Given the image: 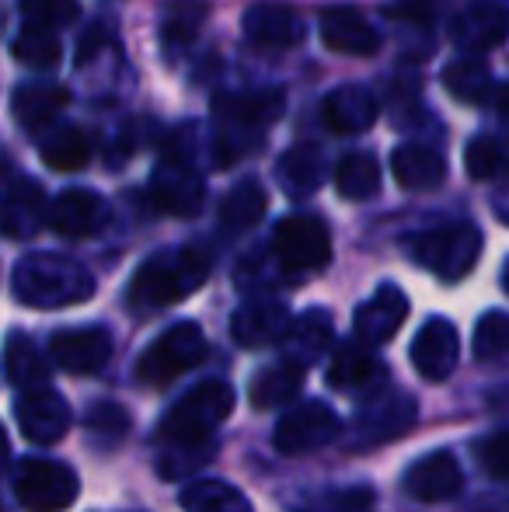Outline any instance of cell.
<instances>
[{
  "label": "cell",
  "mask_w": 509,
  "mask_h": 512,
  "mask_svg": "<svg viewBox=\"0 0 509 512\" xmlns=\"http://www.w3.org/2000/svg\"><path fill=\"white\" fill-rule=\"evenodd\" d=\"M401 4H405L412 14H426V11H433L436 4H443V0H401Z\"/></svg>",
  "instance_id": "cell-47"
},
{
  "label": "cell",
  "mask_w": 509,
  "mask_h": 512,
  "mask_svg": "<svg viewBox=\"0 0 509 512\" xmlns=\"http://www.w3.org/2000/svg\"><path fill=\"white\" fill-rule=\"evenodd\" d=\"M276 178L286 196L307 199L325 182V157H321V150L314 143H297L276 161Z\"/></svg>",
  "instance_id": "cell-27"
},
{
  "label": "cell",
  "mask_w": 509,
  "mask_h": 512,
  "mask_svg": "<svg viewBox=\"0 0 509 512\" xmlns=\"http://www.w3.org/2000/svg\"><path fill=\"white\" fill-rule=\"evenodd\" d=\"M213 272V258L199 244L157 251L136 269L129 279V307L133 310H161L189 300L199 286H206Z\"/></svg>",
  "instance_id": "cell-3"
},
{
  "label": "cell",
  "mask_w": 509,
  "mask_h": 512,
  "mask_svg": "<svg viewBox=\"0 0 509 512\" xmlns=\"http://www.w3.org/2000/svg\"><path fill=\"white\" fill-rule=\"evenodd\" d=\"M283 91L255 88V91H224L213 98V157L217 168L241 161L248 150L262 143L265 129L283 115Z\"/></svg>",
  "instance_id": "cell-1"
},
{
  "label": "cell",
  "mask_w": 509,
  "mask_h": 512,
  "mask_svg": "<svg viewBox=\"0 0 509 512\" xmlns=\"http://www.w3.org/2000/svg\"><path fill=\"white\" fill-rule=\"evenodd\" d=\"M391 175L401 189L408 192H426L443 185L447 178V161H443L440 150L422 147V143H405V147L394 150L391 157Z\"/></svg>",
  "instance_id": "cell-26"
},
{
  "label": "cell",
  "mask_w": 509,
  "mask_h": 512,
  "mask_svg": "<svg viewBox=\"0 0 509 512\" xmlns=\"http://www.w3.org/2000/svg\"><path fill=\"white\" fill-rule=\"evenodd\" d=\"M377 98L374 91L360 88V84H342L321 102V122L339 136H360L374 126L377 119Z\"/></svg>",
  "instance_id": "cell-23"
},
{
  "label": "cell",
  "mask_w": 509,
  "mask_h": 512,
  "mask_svg": "<svg viewBox=\"0 0 509 512\" xmlns=\"http://www.w3.org/2000/svg\"><path fill=\"white\" fill-rule=\"evenodd\" d=\"M49 356L63 373L88 377L109 366L112 359V335L105 328H63L49 338Z\"/></svg>",
  "instance_id": "cell-13"
},
{
  "label": "cell",
  "mask_w": 509,
  "mask_h": 512,
  "mask_svg": "<svg viewBox=\"0 0 509 512\" xmlns=\"http://www.w3.org/2000/svg\"><path fill=\"white\" fill-rule=\"evenodd\" d=\"M14 418H18V429L28 443L35 446H53L67 436L70 422V405L56 387H35V391H21L14 401Z\"/></svg>",
  "instance_id": "cell-12"
},
{
  "label": "cell",
  "mask_w": 509,
  "mask_h": 512,
  "mask_svg": "<svg viewBox=\"0 0 509 512\" xmlns=\"http://www.w3.org/2000/svg\"><path fill=\"white\" fill-rule=\"evenodd\" d=\"M457 359H461V338L457 328L447 317H429L419 328L412 342V366L422 380L429 384H440L450 373L457 370Z\"/></svg>",
  "instance_id": "cell-15"
},
{
  "label": "cell",
  "mask_w": 509,
  "mask_h": 512,
  "mask_svg": "<svg viewBox=\"0 0 509 512\" xmlns=\"http://www.w3.org/2000/svg\"><path fill=\"white\" fill-rule=\"evenodd\" d=\"M293 324V314L286 304H279V300H248V304H241L234 310L231 317V335L238 345H245V349H265V345H276L286 338V331H290Z\"/></svg>",
  "instance_id": "cell-19"
},
{
  "label": "cell",
  "mask_w": 509,
  "mask_h": 512,
  "mask_svg": "<svg viewBox=\"0 0 509 512\" xmlns=\"http://www.w3.org/2000/svg\"><path fill=\"white\" fill-rule=\"evenodd\" d=\"M70 105V91L60 88V84H25L11 95V115L18 126L39 129L53 126V119Z\"/></svg>",
  "instance_id": "cell-28"
},
{
  "label": "cell",
  "mask_w": 509,
  "mask_h": 512,
  "mask_svg": "<svg viewBox=\"0 0 509 512\" xmlns=\"http://www.w3.org/2000/svg\"><path fill=\"white\" fill-rule=\"evenodd\" d=\"M245 35L258 49H290L304 39V21L283 0H258L245 11Z\"/></svg>",
  "instance_id": "cell-21"
},
{
  "label": "cell",
  "mask_w": 509,
  "mask_h": 512,
  "mask_svg": "<svg viewBox=\"0 0 509 512\" xmlns=\"http://www.w3.org/2000/svg\"><path fill=\"white\" fill-rule=\"evenodd\" d=\"M339 436H342V418L325 401H304V405H293L279 418L276 432H272V443L286 457H300V453L325 450Z\"/></svg>",
  "instance_id": "cell-10"
},
{
  "label": "cell",
  "mask_w": 509,
  "mask_h": 512,
  "mask_svg": "<svg viewBox=\"0 0 509 512\" xmlns=\"http://www.w3.org/2000/svg\"><path fill=\"white\" fill-rule=\"evenodd\" d=\"M185 512H252V502L245 499V492H238L234 485L220 478H199L189 481L178 495Z\"/></svg>",
  "instance_id": "cell-33"
},
{
  "label": "cell",
  "mask_w": 509,
  "mask_h": 512,
  "mask_svg": "<svg viewBox=\"0 0 509 512\" xmlns=\"http://www.w3.org/2000/svg\"><path fill=\"white\" fill-rule=\"evenodd\" d=\"M84 429H88V436L98 446H116L129 432V411L123 405H116V401H98L84 415Z\"/></svg>",
  "instance_id": "cell-41"
},
{
  "label": "cell",
  "mask_w": 509,
  "mask_h": 512,
  "mask_svg": "<svg viewBox=\"0 0 509 512\" xmlns=\"http://www.w3.org/2000/svg\"><path fill=\"white\" fill-rule=\"evenodd\" d=\"M21 18L35 32L67 28L81 18V0H21Z\"/></svg>",
  "instance_id": "cell-39"
},
{
  "label": "cell",
  "mask_w": 509,
  "mask_h": 512,
  "mask_svg": "<svg viewBox=\"0 0 509 512\" xmlns=\"http://www.w3.org/2000/svg\"><path fill=\"white\" fill-rule=\"evenodd\" d=\"M478 464L489 478L509 481V429L489 436L485 443H478Z\"/></svg>",
  "instance_id": "cell-44"
},
{
  "label": "cell",
  "mask_w": 509,
  "mask_h": 512,
  "mask_svg": "<svg viewBox=\"0 0 509 512\" xmlns=\"http://www.w3.org/2000/svg\"><path fill=\"white\" fill-rule=\"evenodd\" d=\"M384 384V363L360 342H346L335 349L328 366V387L335 391H370Z\"/></svg>",
  "instance_id": "cell-24"
},
{
  "label": "cell",
  "mask_w": 509,
  "mask_h": 512,
  "mask_svg": "<svg viewBox=\"0 0 509 512\" xmlns=\"http://www.w3.org/2000/svg\"><path fill=\"white\" fill-rule=\"evenodd\" d=\"M496 115H499V122H503V126L509 129V84H503V88L496 91Z\"/></svg>",
  "instance_id": "cell-46"
},
{
  "label": "cell",
  "mask_w": 509,
  "mask_h": 512,
  "mask_svg": "<svg viewBox=\"0 0 509 512\" xmlns=\"http://www.w3.org/2000/svg\"><path fill=\"white\" fill-rule=\"evenodd\" d=\"M7 175H11V157H7L4 150H0V182H4Z\"/></svg>",
  "instance_id": "cell-49"
},
{
  "label": "cell",
  "mask_w": 509,
  "mask_h": 512,
  "mask_svg": "<svg viewBox=\"0 0 509 512\" xmlns=\"http://www.w3.org/2000/svg\"><path fill=\"white\" fill-rule=\"evenodd\" d=\"M14 499L28 512H67L81 495V481L60 460L28 457L14 467Z\"/></svg>",
  "instance_id": "cell-8"
},
{
  "label": "cell",
  "mask_w": 509,
  "mask_h": 512,
  "mask_svg": "<svg viewBox=\"0 0 509 512\" xmlns=\"http://www.w3.org/2000/svg\"><path fill=\"white\" fill-rule=\"evenodd\" d=\"M272 255L290 272H318L332 262V234L311 213L283 216L272 234Z\"/></svg>",
  "instance_id": "cell-9"
},
{
  "label": "cell",
  "mask_w": 509,
  "mask_h": 512,
  "mask_svg": "<svg viewBox=\"0 0 509 512\" xmlns=\"http://www.w3.org/2000/svg\"><path fill=\"white\" fill-rule=\"evenodd\" d=\"M415 415H419V405L408 391H398V387H374L367 398L360 401L353 422H349L346 432V446L353 453L374 450V446L394 443L401 439L408 429L415 425Z\"/></svg>",
  "instance_id": "cell-4"
},
{
  "label": "cell",
  "mask_w": 509,
  "mask_h": 512,
  "mask_svg": "<svg viewBox=\"0 0 509 512\" xmlns=\"http://www.w3.org/2000/svg\"><path fill=\"white\" fill-rule=\"evenodd\" d=\"M492 213H496L499 220L509 227V175L499 178L496 189H492Z\"/></svg>",
  "instance_id": "cell-45"
},
{
  "label": "cell",
  "mask_w": 509,
  "mask_h": 512,
  "mask_svg": "<svg viewBox=\"0 0 509 512\" xmlns=\"http://www.w3.org/2000/svg\"><path fill=\"white\" fill-rule=\"evenodd\" d=\"M443 88L447 95H454L457 102L482 105L492 95V70L478 56H461V60L443 67Z\"/></svg>",
  "instance_id": "cell-34"
},
{
  "label": "cell",
  "mask_w": 509,
  "mask_h": 512,
  "mask_svg": "<svg viewBox=\"0 0 509 512\" xmlns=\"http://www.w3.org/2000/svg\"><path fill=\"white\" fill-rule=\"evenodd\" d=\"M203 359H206L203 328L196 321H178L164 335H157V342H150V349L136 363V377L147 387H168L182 373L196 370Z\"/></svg>",
  "instance_id": "cell-7"
},
{
  "label": "cell",
  "mask_w": 509,
  "mask_h": 512,
  "mask_svg": "<svg viewBox=\"0 0 509 512\" xmlns=\"http://www.w3.org/2000/svg\"><path fill=\"white\" fill-rule=\"evenodd\" d=\"M304 377H307L304 366L290 363V359H279V363H272L255 373L252 384H248V398H252V405L258 411L283 408L304 391Z\"/></svg>",
  "instance_id": "cell-29"
},
{
  "label": "cell",
  "mask_w": 509,
  "mask_h": 512,
  "mask_svg": "<svg viewBox=\"0 0 509 512\" xmlns=\"http://www.w3.org/2000/svg\"><path fill=\"white\" fill-rule=\"evenodd\" d=\"M464 168L475 182H499L509 175V150L496 136H475L464 150Z\"/></svg>",
  "instance_id": "cell-38"
},
{
  "label": "cell",
  "mask_w": 509,
  "mask_h": 512,
  "mask_svg": "<svg viewBox=\"0 0 509 512\" xmlns=\"http://www.w3.org/2000/svg\"><path fill=\"white\" fill-rule=\"evenodd\" d=\"M401 485L419 502H447L454 495H461L464 471L450 453H426V457H419L408 467Z\"/></svg>",
  "instance_id": "cell-22"
},
{
  "label": "cell",
  "mask_w": 509,
  "mask_h": 512,
  "mask_svg": "<svg viewBox=\"0 0 509 512\" xmlns=\"http://www.w3.org/2000/svg\"><path fill=\"white\" fill-rule=\"evenodd\" d=\"M475 356L492 363V359H509V314L492 310L475 324Z\"/></svg>",
  "instance_id": "cell-42"
},
{
  "label": "cell",
  "mask_w": 509,
  "mask_h": 512,
  "mask_svg": "<svg viewBox=\"0 0 509 512\" xmlns=\"http://www.w3.org/2000/svg\"><path fill=\"white\" fill-rule=\"evenodd\" d=\"M509 35V7L499 0H471L468 7H461L450 25V39L457 49H464L468 56H478L485 49L499 46Z\"/></svg>",
  "instance_id": "cell-14"
},
{
  "label": "cell",
  "mask_w": 509,
  "mask_h": 512,
  "mask_svg": "<svg viewBox=\"0 0 509 512\" xmlns=\"http://www.w3.org/2000/svg\"><path fill=\"white\" fill-rule=\"evenodd\" d=\"M408 251H412V258L422 269L447 279V283H457L482 258V230L468 220L443 223V227L422 230V234L408 237Z\"/></svg>",
  "instance_id": "cell-6"
},
{
  "label": "cell",
  "mask_w": 509,
  "mask_h": 512,
  "mask_svg": "<svg viewBox=\"0 0 509 512\" xmlns=\"http://www.w3.org/2000/svg\"><path fill=\"white\" fill-rule=\"evenodd\" d=\"M4 377L11 380L18 391H35V387H49V363L35 342L21 331H11L4 342Z\"/></svg>",
  "instance_id": "cell-30"
},
{
  "label": "cell",
  "mask_w": 509,
  "mask_h": 512,
  "mask_svg": "<svg viewBox=\"0 0 509 512\" xmlns=\"http://www.w3.org/2000/svg\"><path fill=\"white\" fill-rule=\"evenodd\" d=\"M150 199L161 213L168 216H196L206 203V182L196 168H192L189 154H164L161 164L154 168L150 178Z\"/></svg>",
  "instance_id": "cell-11"
},
{
  "label": "cell",
  "mask_w": 509,
  "mask_h": 512,
  "mask_svg": "<svg viewBox=\"0 0 509 512\" xmlns=\"http://www.w3.org/2000/svg\"><path fill=\"white\" fill-rule=\"evenodd\" d=\"M503 290L509 293V262H506V269H503Z\"/></svg>",
  "instance_id": "cell-50"
},
{
  "label": "cell",
  "mask_w": 509,
  "mask_h": 512,
  "mask_svg": "<svg viewBox=\"0 0 509 512\" xmlns=\"http://www.w3.org/2000/svg\"><path fill=\"white\" fill-rule=\"evenodd\" d=\"M377 495L370 488H318L290 502L293 512H370Z\"/></svg>",
  "instance_id": "cell-37"
},
{
  "label": "cell",
  "mask_w": 509,
  "mask_h": 512,
  "mask_svg": "<svg viewBox=\"0 0 509 512\" xmlns=\"http://www.w3.org/2000/svg\"><path fill=\"white\" fill-rule=\"evenodd\" d=\"M265 209H269L265 189L255 178H245V182L234 185L224 196V203H220V227H224L227 234H245L255 223H262Z\"/></svg>",
  "instance_id": "cell-32"
},
{
  "label": "cell",
  "mask_w": 509,
  "mask_h": 512,
  "mask_svg": "<svg viewBox=\"0 0 509 512\" xmlns=\"http://www.w3.org/2000/svg\"><path fill=\"white\" fill-rule=\"evenodd\" d=\"M7 453H11V443H7V432H4V425H0V467L7 464Z\"/></svg>",
  "instance_id": "cell-48"
},
{
  "label": "cell",
  "mask_w": 509,
  "mask_h": 512,
  "mask_svg": "<svg viewBox=\"0 0 509 512\" xmlns=\"http://www.w3.org/2000/svg\"><path fill=\"white\" fill-rule=\"evenodd\" d=\"M335 189H339L342 199H353V203H363V199H374L381 192V164L374 161V154H346L335 168Z\"/></svg>",
  "instance_id": "cell-35"
},
{
  "label": "cell",
  "mask_w": 509,
  "mask_h": 512,
  "mask_svg": "<svg viewBox=\"0 0 509 512\" xmlns=\"http://www.w3.org/2000/svg\"><path fill=\"white\" fill-rule=\"evenodd\" d=\"M213 457V443H192V446H171L161 457L164 478H189L199 464Z\"/></svg>",
  "instance_id": "cell-43"
},
{
  "label": "cell",
  "mask_w": 509,
  "mask_h": 512,
  "mask_svg": "<svg viewBox=\"0 0 509 512\" xmlns=\"http://www.w3.org/2000/svg\"><path fill=\"white\" fill-rule=\"evenodd\" d=\"M14 60L25 63L32 70H53L60 63L63 49H60V39L53 32H35V28H25V32L14 39L11 46Z\"/></svg>",
  "instance_id": "cell-40"
},
{
  "label": "cell",
  "mask_w": 509,
  "mask_h": 512,
  "mask_svg": "<svg viewBox=\"0 0 509 512\" xmlns=\"http://www.w3.org/2000/svg\"><path fill=\"white\" fill-rule=\"evenodd\" d=\"M49 223L46 192L35 178H18L0 196V234L11 241H28Z\"/></svg>",
  "instance_id": "cell-16"
},
{
  "label": "cell",
  "mask_w": 509,
  "mask_h": 512,
  "mask_svg": "<svg viewBox=\"0 0 509 512\" xmlns=\"http://www.w3.org/2000/svg\"><path fill=\"white\" fill-rule=\"evenodd\" d=\"M335 342V324H332V314L328 310H304L297 321L290 324L286 331L283 345H286V359L297 366H311L314 359H321Z\"/></svg>",
  "instance_id": "cell-25"
},
{
  "label": "cell",
  "mask_w": 509,
  "mask_h": 512,
  "mask_svg": "<svg viewBox=\"0 0 509 512\" xmlns=\"http://www.w3.org/2000/svg\"><path fill=\"white\" fill-rule=\"evenodd\" d=\"M95 276L77 258L35 251L25 255L11 272V293L18 304L35 310H60L88 304L95 297Z\"/></svg>",
  "instance_id": "cell-2"
},
{
  "label": "cell",
  "mask_w": 509,
  "mask_h": 512,
  "mask_svg": "<svg viewBox=\"0 0 509 512\" xmlns=\"http://www.w3.org/2000/svg\"><path fill=\"white\" fill-rule=\"evenodd\" d=\"M405 317H408V297L398 286L384 283L367 304L356 307V317H353L356 338H360V345H367V349L387 345L401 331Z\"/></svg>",
  "instance_id": "cell-18"
},
{
  "label": "cell",
  "mask_w": 509,
  "mask_h": 512,
  "mask_svg": "<svg viewBox=\"0 0 509 512\" xmlns=\"http://www.w3.org/2000/svg\"><path fill=\"white\" fill-rule=\"evenodd\" d=\"M234 411V391L224 380H206L196 384L178 405H171L168 415L161 418L157 436L168 439L171 446H192L210 443L217 425Z\"/></svg>",
  "instance_id": "cell-5"
},
{
  "label": "cell",
  "mask_w": 509,
  "mask_h": 512,
  "mask_svg": "<svg viewBox=\"0 0 509 512\" xmlns=\"http://www.w3.org/2000/svg\"><path fill=\"white\" fill-rule=\"evenodd\" d=\"M321 39L328 49L346 56H374L381 49V32L377 25L356 7H328L321 11Z\"/></svg>",
  "instance_id": "cell-20"
},
{
  "label": "cell",
  "mask_w": 509,
  "mask_h": 512,
  "mask_svg": "<svg viewBox=\"0 0 509 512\" xmlns=\"http://www.w3.org/2000/svg\"><path fill=\"white\" fill-rule=\"evenodd\" d=\"M112 209L98 192L91 189H67L53 199L49 206V227L60 237L81 241V237H95L98 230H105Z\"/></svg>",
  "instance_id": "cell-17"
},
{
  "label": "cell",
  "mask_w": 509,
  "mask_h": 512,
  "mask_svg": "<svg viewBox=\"0 0 509 512\" xmlns=\"http://www.w3.org/2000/svg\"><path fill=\"white\" fill-rule=\"evenodd\" d=\"M39 154L53 171H81L88 168L95 143H91V136L81 126H56L42 136Z\"/></svg>",
  "instance_id": "cell-31"
},
{
  "label": "cell",
  "mask_w": 509,
  "mask_h": 512,
  "mask_svg": "<svg viewBox=\"0 0 509 512\" xmlns=\"http://www.w3.org/2000/svg\"><path fill=\"white\" fill-rule=\"evenodd\" d=\"M206 21V4L203 0H175L164 14V25H161V42L168 53H182L196 42L199 28Z\"/></svg>",
  "instance_id": "cell-36"
}]
</instances>
